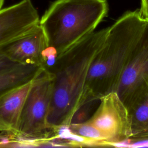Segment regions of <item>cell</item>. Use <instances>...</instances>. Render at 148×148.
<instances>
[{"label": "cell", "instance_id": "16", "mask_svg": "<svg viewBox=\"0 0 148 148\" xmlns=\"http://www.w3.org/2000/svg\"><path fill=\"white\" fill-rule=\"evenodd\" d=\"M3 1L4 0H0V10L2 9V7L3 3Z\"/></svg>", "mask_w": 148, "mask_h": 148}, {"label": "cell", "instance_id": "17", "mask_svg": "<svg viewBox=\"0 0 148 148\" xmlns=\"http://www.w3.org/2000/svg\"><path fill=\"white\" fill-rule=\"evenodd\" d=\"M147 85H148V84H147Z\"/></svg>", "mask_w": 148, "mask_h": 148}, {"label": "cell", "instance_id": "5", "mask_svg": "<svg viewBox=\"0 0 148 148\" xmlns=\"http://www.w3.org/2000/svg\"><path fill=\"white\" fill-rule=\"evenodd\" d=\"M99 101L98 108L87 121L105 134L107 142L103 146L130 141L132 131L130 114L117 92H109Z\"/></svg>", "mask_w": 148, "mask_h": 148}, {"label": "cell", "instance_id": "14", "mask_svg": "<svg viewBox=\"0 0 148 148\" xmlns=\"http://www.w3.org/2000/svg\"><path fill=\"white\" fill-rule=\"evenodd\" d=\"M139 11L143 17L148 21V0H141Z\"/></svg>", "mask_w": 148, "mask_h": 148}, {"label": "cell", "instance_id": "8", "mask_svg": "<svg viewBox=\"0 0 148 148\" xmlns=\"http://www.w3.org/2000/svg\"><path fill=\"white\" fill-rule=\"evenodd\" d=\"M148 84V24L125 67L117 90L125 103L136 91Z\"/></svg>", "mask_w": 148, "mask_h": 148}, {"label": "cell", "instance_id": "9", "mask_svg": "<svg viewBox=\"0 0 148 148\" xmlns=\"http://www.w3.org/2000/svg\"><path fill=\"white\" fill-rule=\"evenodd\" d=\"M32 82L10 90L0 98V132L18 136L23 109Z\"/></svg>", "mask_w": 148, "mask_h": 148}, {"label": "cell", "instance_id": "6", "mask_svg": "<svg viewBox=\"0 0 148 148\" xmlns=\"http://www.w3.org/2000/svg\"><path fill=\"white\" fill-rule=\"evenodd\" d=\"M48 46L39 24L28 32L0 47V51L17 64L35 65L43 68L47 64Z\"/></svg>", "mask_w": 148, "mask_h": 148}, {"label": "cell", "instance_id": "7", "mask_svg": "<svg viewBox=\"0 0 148 148\" xmlns=\"http://www.w3.org/2000/svg\"><path fill=\"white\" fill-rule=\"evenodd\" d=\"M40 18L31 0L0 10V47L24 35L39 24Z\"/></svg>", "mask_w": 148, "mask_h": 148}, {"label": "cell", "instance_id": "12", "mask_svg": "<svg viewBox=\"0 0 148 148\" xmlns=\"http://www.w3.org/2000/svg\"><path fill=\"white\" fill-rule=\"evenodd\" d=\"M67 130L71 135L91 141L92 146H103L107 142L105 134L87 121L80 123L71 124Z\"/></svg>", "mask_w": 148, "mask_h": 148}, {"label": "cell", "instance_id": "15", "mask_svg": "<svg viewBox=\"0 0 148 148\" xmlns=\"http://www.w3.org/2000/svg\"><path fill=\"white\" fill-rule=\"evenodd\" d=\"M15 138V136L9 134H0V147H2L4 145L13 140Z\"/></svg>", "mask_w": 148, "mask_h": 148}, {"label": "cell", "instance_id": "3", "mask_svg": "<svg viewBox=\"0 0 148 148\" xmlns=\"http://www.w3.org/2000/svg\"><path fill=\"white\" fill-rule=\"evenodd\" d=\"M106 0H57L40 19L53 60L94 32L107 15Z\"/></svg>", "mask_w": 148, "mask_h": 148}, {"label": "cell", "instance_id": "4", "mask_svg": "<svg viewBox=\"0 0 148 148\" xmlns=\"http://www.w3.org/2000/svg\"><path fill=\"white\" fill-rule=\"evenodd\" d=\"M52 98V79L45 69L32 82L23 109L17 137L38 139L53 136L47 119Z\"/></svg>", "mask_w": 148, "mask_h": 148}, {"label": "cell", "instance_id": "13", "mask_svg": "<svg viewBox=\"0 0 148 148\" xmlns=\"http://www.w3.org/2000/svg\"><path fill=\"white\" fill-rule=\"evenodd\" d=\"M17 65L19 64L11 61L0 51V72L10 69Z\"/></svg>", "mask_w": 148, "mask_h": 148}, {"label": "cell", "instance_id": "1", "mask_svg": "<svg viewBox=\"0 0 148 148\" xmlns=\"http://www.w3.org/2000/svg\"><path fill=\"white\" fill-rule=\"evenodd\" d=\"M108 29L107 27L94 31L56 56L44 68L52 79V98L47 119L51 132L57 134L68 128L75 112L84 103L88 72Z\"/></svg>", "mask_w": 148, "mask_h": 148}, {"label": "cell", "instance_id": "2", "mask_svg": "<svg viewBox=\"0 0 148 148\" xmlns=\"http://www.w3.org/2000/svg\"><path fill=\"white\" fill-rule=\"evenodd\" d=\"M147 24L139 10L124 13L109 27L106 39L88 72L85 102L99 100L109 92L117 91L123 73Z\"/></svg>", "mask_w": 148, "mask_h": 148}, {"label": "cell", "instance_id": "11", "mask_svg": "<svg viewBox=\"0 0 148 148\" xmlns=\"http://www.w3.org/2000/svg\"><path fill=\"white\" fill-rule=\"evenodd\" d=\"M43 70L40 66L19 64L0 72V98L10 90L33 80Z\"/></svg>", "mask_w": 148, "mask_h": 148}, {"label": "cell", "instance_id": "10", "mask_svg": "<svg viewBox=\"0 0 148 148\" xmlns=\"http://www.w3.org/2000/svg\"><path fill=\"white\" fill-rule=\"evenodd\" d=\"M125 105L130 117L131 139H148V85L133 94Z\"/></svg>", "mask_w": 148, "mask_h": 148}]
</instances>
